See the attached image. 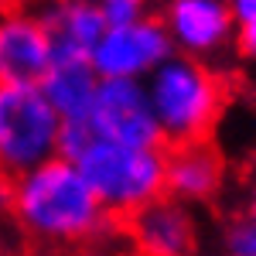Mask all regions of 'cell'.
<instances>
[{"label": "cell", "mask_w": 256, "mask_h": 256, "mask_svg": "<svg viewBox=\"0 0 256 256\" xmlns=\"http://www.w3.org/2000/svg\"><path fill=\"white\" fill-rule=\"evenodd\" d=\"M10 212L24 232L58 246L99 239L113 218L76 168V160L62 154L14 178Z\"/></svg>", "instance_id": "6da1fadb"}, {"label": "cell", "mask_w": 256, "mask_h": 256, "mask_svg": "<svg viewBox=\"0 0 256 256\" xmlns=\"http://www.w3.org/2000/svg\"><path fill=\"white\" fill-rule=\"evenodd\" d=\"M62 158L76 160L82 178L96 192L102 208L116 218L134 216L164 195V150L130 147L96 137L86 123L62 126Z\"/></svg>", "instance_id": "7a4b0ae2"}, {"label": "cell", "mask_w": 256, "mask_h": 256, "mask_svg": "<svg viewBox=\"0 0 256 256\" xmlns=\"http://www.w3.org/2000/svg\"><path fill=\"white\" fill-rule=\"evenodd\" d=\"M144 86L168 144L208 140L226 110V82L205 58L171 52Z\"/></svg>", "instance_id": "3957f363"}, {"label": "cell", "mask_w": 256, "mask_h": 256, "mask_svg": "<svg viewBox=\"0 0 256 256\" xmlns=\"http://www.w3.org/2000/svg\"><path fill=\"white\" fill-rule=\"evenodd\" d=\"M62 126L38 82H0V174L18 178L55 158Z\"/></svg>", "instance_id": "277c9868"}, {"label": "cell", "mask_w": 256, "mask_h": 256, "mask_svg": "<svg viewBox=\"0 0 256 256\" xmlns=\"http://www.w3.org/2000/svg\"><path fill=\"white\" fill-rule=\"evenodd\" d=\"M86 126L102 140L130 144V147H160L158 116L150 110L147 86L140 79H102L96 102L86 116Z\"/></svg>", "instance_id": "5b68a950"}, {"label": "cell", "mask_w": 256, "mask_h": 256, "mask_svg": "<svg viewBox=\"0 0 256 256\" xmlns=\"http://www.w3.org/2000/svg\"><path fill=\"white\" fill-rule=\"evenodd\" d=\"M174 52V44L168 38L164 24L158 14H147L130 24H116L106 28L102 38L92 48V68L99 79H147L160 62Z\"/></svg>", "instance_id": "8992f818"}, {"label": "cell", "mask_w": 256, "mask_h": 256, "mask_svg": "<svg viewBox=\"0 0 256 256\" xmlns=\"http://www.w3.org/2000/svg\"><path fill=\"white\" fill-rule=\"evenodd\" d=\"M158 18L174 52L205 62L218 58L239 34L229 0H164Z\"/></svg>", "instance_id": "52a82bcc"}, {"label": "cell", "mask_w": 256, "mask_h": 256, "mask_svg": "<svg viewBox=\"0 0 256 256\" xmlns=\"http://www.w3.org/2000/svg\"><path fill=\"white\" fill-rule=\"evenodd\" d=\"M126 239L134 256H195L198 226L184 202L160 195L126 216Z\"/></svg>", "instance_id": "ba28073f"}, {"label": "cell", "mask_w": 256, "mask_h": 256, "mask_svg": "<svg viewBox=\"0 0 256 256\" xmlns=\"http://www.w3.org/2000/svg\"><path fill=\"white\" fill-rule=\"evenodd\" d=\"M55 62V44L41 14L4 10L0 14V82H41Z\"/></svg>", "instance_id": "9c48e42d"}, {"label": "cell", "mask_w": 256, "mask_h": 256, "mask_svg": "<svg viewBox=\"0 0 256 256\" xmlns=\"http://www.w3.org/2000/svg\"><path fill=\"white\" fill-rule=\"evenodd\" d=\"M222 181H226V164L208 140L171 144V150L164 154V195L184 205L212 202Z\"/></svg>", "instance_id": "30bf717a"}, {"label": "cell", "mask_w": 256, "mask_h": 256, "mask_svg": "<svg viewBox=\"0 0 256 256\" xmlns=\"http://www.w3.org/2000/svg\"><path fill=\"white\" fill-rule=\"evenodd\" d=\"M41 20L55 44V58H89L106 31V20L92 0H48Z\"/></svg>", "instance_id": "8fae6325"}, {"label": "cell", "mask_w": 256, "mask_h": 256, "mask_svg": "<svg viewBox=\"0 0 256 256\" xmlns=\"http://www.w3.org/2000/svg\"><path fill=\"white\" fill-rule=\"evenodd\" d=\"M99 72L89 58H55L52 68L41 76V92L52 102L62 123H86L99 92Z\"/></svg>", "instance_id": "7c38bea8"}, {"label": "cell", "mask_w": 256, "mask_h": 256, "mask_svg": "<svg viewBox=\"0 0 256 256\" xmlns=\"http://www.w3.org/2000/svg\"><path fill=\"white\" fill-rule=\"evenodd\" d=\"M222 256H256V216L232 218L218 236Z\"/></svg>", "instance_id": "4fadbf2b"}, {"label": "cell", "mask_w": 256, "mask_h": 256, "mask_svg": "<svg viewBox=\"0 0 256 256\" xmlns=\"http://www.w3.org/2000/svg\"><path fill=\"white\" fill-rule=\"evenodd\" d=\"M99 14L106 20V28H116V24H130L150 14V0H96Z\"/></svg>", "instance_id": "5bb4252c"}, {"label": "cell", "mask_w": 256, "mask_h": 256, "mask_svg": "<svg viewBox=\"0 0 256 256\" xmlns=\"http://www.w3.org/2000/svg\"><path fill=\"white\" fill-rule=\"evenodd\" d=\"M236 44H239V52H242L250 62H256V24H242V28H239Z\"/></svg>", "instance_id": "9a60e30c"}, {"label": "cell", "mask_w": 256, "mask_h": 256, "mask_svg": "<svg viewBox=\"0 0 256 256\" xmlns=\"http://www.w3.org/2000/svg\"><path fill=\"white\" fill-rule=\"evenodd\" d=\"M229 7H232V18L236 24H256V0H229Z\"/></svg>", "instance_id": "2e32d148"}, {"label": "cell", "mask_w": 256, "mask_h": 256, "mask_svg": "<svg viewBox=\"0 0 256 256\" xmlns=\"http://www.w3.org/2000/svg\"><path fill=\"white\" fill-rule=\"evenodd\" d=\"M10 198H14V178L0 174V212H10Z\"/></svg>", "instance_id": "e0dca14e"}, {"label": "cell", "mask_w": 256, "mask_h": 256, "mask_svg": "<svg viewBox=\"0 0 256 256\" xmlns=\"http://www.w3.org/2000/svg\"><path fill=\"white\" fill-rule=\"evenodd\" d=\"M14 7H18V0H0V14L4 10H14Z\"/></svg>", "instance_id": "ac0fdd59"}, {"label": "cell", "mask_w": 256, "mask_h": 256, "mask_svg": "<svg viewBox=\"0 0 256 256\" xmlns=\"http://www.w3.org/2000/svg\"><path fill=\"white\" fill-rule=\"evenodd\" d=\"M250 216H256V192H253V205H250Z\"/></svg>", "instance_id": "d6986e66"}, {"label": "cell", "mask_w": 256, "mask_h": 256, "mask_svg": "<svg viewBox=\"0 0 256 256\" xmlns=\"http://www.w3.org/2000/svg\"><path fill=\"white\" fill-rule=\"evenodd\" d=\"M154 4H164V0H150V7H154Z\"/></svg>", "instance_id": "ffe728a7"}, {"label": "cell", "mask_w": 256, "mask_h": 256, "mask_svg": "<svg viewBox=\"0 0 256 256\" xmlns=\"http://www.w3.org/2000/svg\"><path fill=\"white\" fill-rule=\"evenodd\" d=\"M92 4H96V0H92Z\"/></svg>", "instance_id": "44dd1931"}, {"label": "cell", "mask_w": 256, "mask_h": 256, "mask_svg": "<svg viewBox=\"0 0 256 256\" xmlns=\"http://www.w3.org/2000/svg\"><path fill=\"white\" fill-rule=\"evenodd\" d=\"M0 256H4V253H0Z\"/></svg>", "instance_id": "7402d4cb"}]
</instances>
